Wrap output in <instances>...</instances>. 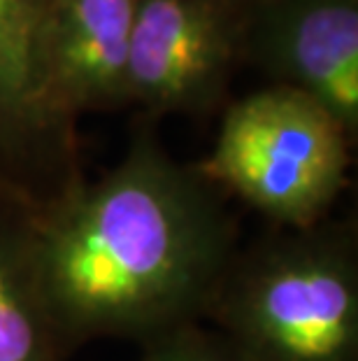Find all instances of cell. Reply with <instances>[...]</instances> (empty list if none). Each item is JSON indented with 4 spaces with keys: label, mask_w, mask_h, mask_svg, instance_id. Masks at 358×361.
<instances>
[{
    "label": "cell",
    "mask_w": 358,
    "mask_h": 361,
    "mask_svg": "<svg viewBox=\"0 0 358 361\" xmlns=\"http://www.w3.org/2000/svg\"><path fill=\"white\" fill-rule=\"evenodd\" d=\"M240 217L198 164L140 119L117 164L40 212L51 317L75 355L96 341L140 348L200 324L240 250Z\"/></svg>",
    "instance_id": "1"
},
{
    "label": "cell",
    "mask_w": 358,
    "mask_h": 361,
    "mask_svg": "<svg viewBox=\"0 0 358 361\" xmlns=\"http://www.w3.org/2000/svg\"><path fill=\"white\" fill-rule=\"evenodd\" d=\"M249 361H358V217L240 245L205 317Z\"/></svg>",
    "instance_id": "2"
},
{
    "label": "cell",
    "mask_w": 358,
    "mask_h": 361,
    "mask_svg": "<svg viewBox=\"0 0 358 361\" xmlns=\"http://www.w3.org/2000/svg\"><path fill=\"white\" fill-rule=\"evenodd\" d=\"M354 145L319 103L270 84L228 101L215 147L196 164L272 228H307L335 214L349 189Z\"/></svg>",
    "instance_id": "3"
},
{
    "label": "cell",
    "mask_w": 358,
    "mask_h": 361,
    "mask_svg": "<svg viewBox=\"0 0 358 361\" xmlns=\"http://www.w3.org/2000/svg\"><path fill=\"white\" fill-rule=\"evenodd\" d=\"M47 10L49 0H0V182L40 212L87 180L77 121L44 78Z\"/></svg>",
    "instance_id": "4"
},
{
    "label": "cell",
    "mask_w": 358,
    "mask_h": 361,
    "mask_svg": "<svg viewBox=\"0 0 358 361\" xmlns=\"http://www.w3.org/2000/svg\"><path fill=\"white\" fill-rule=\"evenodd\" d=\"M242 14L224 0H140L128 49V107L142 119H207L242 66Z\"/></svg>",
    "instance_id": "5"
},
{
    "label": "cell",
    "mask_w": 358,
    "mask_h": 361,
    "mask_svg": "<svg viewBox=\"0 0 358 361\" xmlns=\"http://www.w3.org/2000/svg\"><path fill=\"white\" fill-rule=\"evenodd\" d=\"M240 59L358 140V0H268L242 14Z\"/></svg>",
    "instance_id": "6"
},
{
    "label": "cell",
    "mask_w": 358,
    "mask_h": 361,
    "mask_svg": "<svg viewBox=\"0 0 358 361\" xmlns=\"http://www.w3.org/2000/svg\"><path fill=\"white\" fill-rule=\"evenodd\" d=\"M138 3L49 0L42 30L44 78L70 119L128 107V49Z\"/></svg>",
    "instance_id": "7"
},
{
    "label": "cell",
    "mask_w": 358,
    "mask_h": 361,
    "mask_svg": "<svg viewBox=\"0 0 358 361\" xmlns=\"http://www.w3.org/2000/svg\"><path fill=\"white\" fill-rule=\"evenodd\" d=\"M51 317L40 210L0 182V361H70Z\"/></svg>",
    "instance_id": "8"
},
{
    "label": "cell",
    "mask_w": 358,
    "mask_h": 361,
    "mask_svg": "<svg viewBox=\"0 0 358 361\" xmlns=\"http://www.w3.org/2000/svg\"><path fill=\"white\" fill-rule=\"evenodd\" d=\"M138 361H249L219 331L200 324H188L149 341L140 348Z\"/></svg>",
    "instance_id": "9"
},
{
    "label": "cell",
    "mask_w": 358,
    "mask_h": 361,
    "mask_svg": "<svg viewBox=\"0 0 358 361\" xmlns=\"http://www.w3.org/2000/svg\"><path fill=\"white\" fill-rule=\"evenodd\" d=\"M226 5H231L233 10H238L240 14H245L249 10H254V7L258 5H263V3H268V0H224Z\"/></svg>",
    "instance_id": "10"
}]
</instances>
